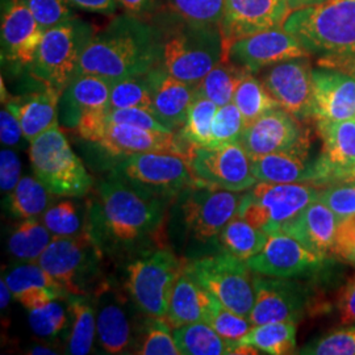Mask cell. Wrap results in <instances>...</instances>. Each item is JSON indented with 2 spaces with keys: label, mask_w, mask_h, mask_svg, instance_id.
<instances>
[{
  "label": "cell",
  "mask_w": 355,
  "mask_h": 355,
  "mask_svg": "<svg viewBox=\"0 0 355 355\" xmlns=\"http://www.w3.org/2000/svg\"><path fill=\"white\" fill-rule=\"evenodd\" d=\"M322 150L313 162V186L320 190L338 183L355 164V117L343 121H316Z\"/></svg>",
  "instance_id": "23"
},
{
  "label": "cell",
  "mask_w": 355,
  "mask_h": 355,
  "mask_svg": "<svg viewBox=\"0 0 355 355\" xmlns=\"http://www.w3.org/2000/svg\"><path fill=\"white\" fill-rule=\"evenodd\" d=\"M267 240V233L237 215L223 229L218 242L221 252L248 261L265 248Z\"/></svg>",
  "instance_id": "34"
},
{
  "label": "cell",
  "mask_w": 355,
  "mask_h": 355,
  "mask_svg": "<svg viewBox=\"0 0 355 355\" xmlns=\"http://www.w3.org/2000/svg\"><path fill=\"white\" fill-rule=\"evenodd\" d=\"M162 33L139 16L124 13L91 38L76 69L78 74L116 82L144 76L161 62Z\"/></svg>",
  "instance_id": "2"
},
{
  "label": "cell",
  "mask_w": 355,
  "mask_h": 355,
  "mask_svg": "<svg viewBox=\"0 0 355 355\" xmlns=\"http://www.w3.org/2000/svg\"><path fill=\"white\" fill-rule=\"evenodd\" d=\"M135 354L182 355L165 318H148Z\"/></svg>",
  "instance_id": "42"
},
{
  "label": "cell",
  "mask_w": 355,
  "mask_h": 355,
  "mask_svg": "<svg viewBox=\"0 0 355 355\" xmlns=\"http://www.w3.org/2000/svg\"><path fill=\"white\" fill-rule=\"evenodd\" d=\"M337 309L340 322L345 325L355 324V278L349 280L337 295Z\"/></svg>",
  "instance_id": "55"
},
{
  "label": "cell",
  "mask_w": 355,
  "mask_h": 355,
  "mask_svg": "<svg viewBox=\"0 0 355 355\" xmlns=\"http://www.w3.org/2000/svg\"><path fill=\"white\" fill-rule=\"evenodd\" d=\"M248 74V70L230 62L229 60H223L204 76L198 85V92L211 99L218 107L225 105L233 102L236 89Z\"/></svg>",
  "instance_id": "36"
},
{
  "label": "cell",
  "mask_w": 355,
  "mask_h": 355,
  "mask_svg": "<svg viewBox=\"0 0 355 355\" xmlns=\"http://www.w3.org/2000/svg\"><path fill=\"white\" fill-rule=\"evenodd\" d=\"M318 66L337 69V70H341L350 76H355V58H337V60L318 58Z\"/></svg>",
  "instance_id": "59"
},
{
  "label": "cell",
  "mask_w": 355,
  "mask_h": 355,
  "mask_svg": "<svg viewBox=\"0 0 355 355\" xmlns=\"http://www.w3.org/2000/svg\"><path fill=\"white\" fill-rule=\"evenodd\" d=\"M212 300L214 293L207 290L184 265L175 283L165 320L171 329L204 321Z\"/></svg>",
  "instance_id": "30"
},
{
  "label": "cell",
  "mask_w": 355,
  "mask_h": 355,
  "mask_svg": "<svg viewBox=\"0 0 355 355\" xmlns=\"http://www.w3.org/2000/svg\"><path fill=\"white\" fill-rule=\"evenodd\" d=\"M204 321L208 322L224 340L236 345L241 343L242 338L253 328L250 318L230 311L215 295Z\"/></svg>",
  "instance_id": "41"
},
{
  "label": "cell",
  "mask_w": 355,
  "mask_h": 355,
  "mask_svg": "<svg viewBox=\"0 0 355 355\" xmlns=\"http://www.w3.org/2000/svg\"><path fill=\"white\" fill-rule=\"evenodd\" d=\"M290 6L292 11H296V10H300V8H305V7H309V6H316L320 4L325 0H286Z\"/></svg>",
  "instance_id": "60"
},
{
  "label": "cell",
  "mask_w": 355,
  "mask_h": 355,
  "mask_svg": "<svg viewBox=\"0 0 355 355\" xmlns=\"http://www.w3.org/2000/svg\"><path fill=\"white\" fill-rule=\"evenodd\" d=\"M315 121H343L355 117V76L321 67L313 70Z\"/></svg>",
  "instance_id": "25"
},
{
  "label": "cell",
  "mask_w": 355,
  "mask_h": 355,
  "mask_svg": "<svg viewBox=\"0 0 355 355\" xmlns=\"http://www.w3.org/2000/svg\"><path fill=\"white\" fill-rule=\"evenodd\" d=\"M327 262L291 236L277 232L268 236L265 248L246 261L255 274L297 279L318 272Z\"/></svg>",
  "instance_id": "16"
},
{
  "label": "cell",
  "mask_w": 355,
  "mask_h": 355,
  "mask_svg": "<svg viewBox=\"0 0 355 355\" xmlns=\"http://www.w3.org/2000/svg\"><path fill=\"white\" fill-rule=\"evenodd\" d=\"M306 355H355V324L333 330L306 343L299 352Z\"/></svg>",
  "instance_id": "47"
},
{
  "label": "cell",
  "mask_w": 355,
  "mask_h": 355,
  "mask_svg": "<svg viewBox=\"0 0 355 355\" xmlns=\"http://www.w3.org/2000/svg\"><path fill=\"white\" fill-rule=\"evenodd\" d=\"M94 35L92 26L76 16L46 29L28 67L29 74L44 87L62 94L76 76L82 51Z\"/></svg>",
  "instance_id": "7"
},
{
  "label": "cell",
  "mask_w": 355,
  "mask_h": 355,
  "mask_svg": "<svg viewBox=\"0 0 355 355\" xmlns=\"http://www.w3.org/2000/svg\"><path fill=\"white\" fill-rule=\"evenodd\" d=\"M54 236L36 217L26 218L13 230L8 240V250L21 262H37Z\"/></svg>",
  "instance_id": "35"
},
{
  "label": "cell",
  "mask_w": 355,
  "mask_h": 355,
  "mask_svg": "<svg viewBox=\"0 0 355 355\" xmlns=\"http://www.w3.org/2000/svg\"><path fill=\"white\" fill-rule=\"evenodd\" d=\"M338 182H355V164L346 171H343Z\"/></svg>",
  "instance_id": "61"
},
{
  "label": "cell",
  "mask_w": 355,
  "mask_h": 355,
  "mask_svg": "<svg viewBox=\"0 0 355 355\" xmlns=\"http://www.w3.org/2000/svg\"><path fill=\"white\" fill-rule=\"evenodd\" d=\"M51 191L37 178L23 177L8 193L10 211L17 218H31L44 214L51 204Z\"/></svg>",
  "instance_id": "37"
},
{
  "label": "cell",
  "mask_w": 355,
  "mask_h": 355,
  "mask_svg": "<svg viewBox=\"0 0 355 355\" xmlns=\"http://www.w3.org/2000/svg\"><path fill=\"white\" fill-rule=\"evenodd\" d=\"M262 82L280 108L306 123L315 120L316 105L313 94V69L308 57L293 58L271 66Z\"/></svg>",
  "instance_id": "15"
},
{
  "label": "cell",
  "mask_w": 355,
  "mask_h": 355,
  "mask_svg": "<svg viewBox=\"0 0 355 355\" xmlns=\"http://www.w3.org/2000/svg\"><path fill=\"white\" fill-rule=\"evenodd\" d=\"M186 268L230 311L250 316L255 302V272L246 261L218 252L186 259Z\"/></svg>",
  "instance_id": "12"
},
{
  "label": "cell",
  "mask_w": 355,
  "mask_h": 355,
  "mask_svg": "<svg viewBox=\"0 0 355 355\" xmlns=\"http://www.w3.org/2000/svg\"><path fill=\"white\" fill-rule=\"evenodd\" d=\"M171 11L180 19L220 26L224 15V0H168Z\"/></svg>",
  "instance_id": "46"
},
{
  "label": "cell",
  "mask_w": 355,
  "mask_h": 355,
  "mask_svg": "<svg viewBox=\"0 0 355 355\" xmlns=\"http://www.w3.org/2000/svg\"><path fill=\"white\" fill-rule=\"evenodd\" d=\"M283 29L309 54L320 58H355V0H325L292 11Z\"/></svg>",
  "instance_id": "4"
},
{
  "label": "cell",
  "mask_w": 355,
  "mask_h": 355,
  "mask_svg": "<svg viewBox=\"0 0 355 355\" xmlns=\"http://www.w3.org/2000/svg\"><path fill=\"white\" fill-rule=\"evenodd\" d=\"M255 302L250 313L253 325L293 321L299 322L318 309L312 291L299 282L283 278L254 275Z\"/></svg>",
  "instance_id": "14"
},
{
  "label": "cell",
  "mask_w": 355,
  "mask_h": 355,
  "mask_svg": "<svg viewBox=\"0 0 355 355\" xmlns=\"http://www.w3.org/2000/svg\"><path fill=\"white\" fill-rule=\"evenodd\" d=\"M71 328L66 346V353L86 355L91 353L96 336V308L89 295H69Z\"/></svg>",
  "instance_id": "31"
},
{
  "label": "cell",
  "mask_w": 355,
  "mask_h": 355,
  "mask_svg": "<svg viewBox=\"0 0 355 355\" xmlns=\"http://www.w3.org/2000/svg\"><path fill=\"white\" fill-rule=\"evenodd\" d=\"M44 32L24 0H1V58L15 70L32 64Z\"/></svg>",
  "instance_id": "21"
},
{
  "label": "cell",
  "mask_w": 355,
  "mask_h": 355,
  "mask_svg": "<svg viewBox=\"0 0 355 355\" xmlns=\"http://www.w3.org/2000/svg\"><path fill=\"white\" fill-rule=\"evenodd\" d=\"M174 338L184 355L234 354L239 345L224 340L208 322L198 321L175 328Z\"/></svg>",
  "instance_id": "32"
},
{
  "label": "cell",
  "mask_w": 355,
  "mask_h": 355,
  "mask_svg": "<svg viewBox=\"0 0 355 355\" xmlns=\"http://www.w3.org/2000/svg\"><path fill=\"white\" fill-rule=\"evenodd\" d=\"M233 103L240 110L246 127L262 114L280 107L279 103L272 98L270 91L266 89L265 83L257 79L252 73L242 79L234 92Z\"/></svg>",
  "instance_id": "38"
},
{
  "label": "cell",
  "mask_w": 355,
  "mask_h": 355,
  "mask_svg": "<svg viewBox=\"0 0 355 355\" xmlns=\"http://www.w3.org/2000/svg\"><path fill=\"white\" fill-rule=\"evenodd\" d=\"M338 218L328 205L315 200L295 216L280 232L293 237L321 258L331 257Z\"/></svg>",
  "instance_id": "27"
},
{
  "label": "cell",
  "mask_w": 355,
  "mask_h": 355,
  "mask_svg": "<svg viewBox=\"0 0 355 355\" xmlns=\"http://www.w3.org/2000/svg\"><path fill=\"white\" fill-rule=\"evenodd\" d=\"M309 148L311 142H305L290 150L250 157L254 177L270 183L313 184L315 161L309 159Z\"/></svg>",
  "instance_id": "28"
},
{
  "label": "cell",
  "mask_w": 355,
  "mask_h": 355,
  "mask_svg": "<svg viewBox=\"0 0 355 355\" xmlns=\"http://www.w3.org/2000/svg\"><path fill=\"white\" fill-rule=\"evenodd\" d=\"M292 12L286 0H224V15L220 29L225 55L229 46L255 33L283 28Z\"/></svg>",
  "instance_id": "20"
},
{
  "label": "cell",
  "mask_w": 355,
  "mask_h": 355,
  "mask_svg": "<svg viewBox=\"0 0 355 355\" xmlns=\"http://www.w3.org/2000/svg\"><path fill=\"white\" fill-rule=\"evenodd\" d=\"M29 159L35 175L51 195L82 198L94 186V179L71 149L60 124L31 142Z\"/></svg>",
  "instance_id": "8"
},
{
  "label": "cell",
  "mask_w": 355,
  "mask_h": 355,
  "mask_svg": "<svg viewBox=\"0 0 355 355\" xmlns=\"http://www.w3.org/2000/svg\"><path fill=\"white\" fill-rule=\"evenodd\" d=\"M245 121L240 110L233 102L217 108L212 121V136L209 146H218L241 140Z\"/></svg>",
  "instance_id": "48"
},
{
  "label": "cell",
  "mask_w": 355,
  "mask_h": 355,
  "mask_svg": "<svg viewBox=\"0 0 355 355\" xmlns=\"http://www.w3.org/2000/svg\"><path fill=\"white\" fill-rule=\"evenodd\" d=\"M123 8L130 15L135 16H146L154 12L158 6H159V0H117Z\"/></svg>",
  "instance_id": "58"
},
{
  "label": "cell",
  "mask_w": 355,
  "mask_h": 355,
  "mask_svg": "<svg viewBox=\"0 0 355 355\" xmlns=\"http://www.w3.org/2000/svg\"><path fill=\"white\" fill-rule=\"evenodd\" d=\"M318 200L337 216L338 221L355 214V182H338L320 191Z\"/></svg>",
  "instance_id": "49"
},
{
  "label": "cell",
  "mask_w": 355,
  "mask_h": 355,
  "mask_svg": "<svg viewBox=\"0 0 355 355\" xmlns=\"http://www.w3.org/2000/svg\"><path fill=\"white\" fill-rule=\"evenodd\" d=\"M112 82L102 76L78 74L64 89L60 101V119L64 127L76 129L80 120L107 114Z\"/></svg>",
  "instance_id": "24"
},
{
  "label": "cell",
  "mask_w": 355,
  "mask_h": 355,
  "mask_svg": "<svg viewBox=\"0 0 355 355\" xmlns=\"http://www.w3.org/2000/svg\"><path fill=\"white\" fill-rule=\"evenodd\" d=\"M240 142L250 157H258L290 150L311 142V137L309 130L302 125V121L278 107L245 128Z\"/></svg>",
  "instance_id": "22"
},
{
  "label": "cell",
  "mask_w": 355,
  "mask_h": 355,
  "mask_svg": "<svg viewBox=\"0 0 355 355\" xmlns=\"http://www.w3.org/2000/svg\"><path fill=\"white\" fill-rule=\"evenodd\" d=\"M296 322L277 321L253 325L241 343L271 355L293 354L296 350Z\"/></svg>",
  "instance_id": "33"
},
{
  "label": "cell",
  "mask_w": 355,
  "mask_h": 355,
  "mask_svg": "<svg viewBox=\"0 0 355 355\" xmlns=\"http://www.w3.org/2000/svg\"><path fill=\"white\" fill-rule=\"evenodd\" d=\"M117 108H142L154 114L152 94L146 74L129 76L112 82L110 110Z\"/></svg>",
  "instance_id": "40"
},
{
  "label": "cell",
  "mask_w": 355,
  "mask_h": 355,
  "mask_svg": "<svg viewBox=\"0 0 355 355\" xmlns=\"http://www.w3.org/2000/svg\"><path fill=\"white\" fill-rule=\"evenodd\" d=\"M102 249L86 230L76 236H54L37 263L70 295H89L103 279Z\"/></svg>",
  "instance_id": "9"
},
{
  "label": "cell",
  "mask_w": 355,
  "mask_h": 355,
  "mask_svg": "<svg viewBox=\"0 0 355 355\" xmlns=\"http://www.w3.org/2000/svg\"><path fill=\"white\" fill-rule=\"evenodd\" d=\"M28 353L29 354H57V352H53L51 349L46 347V346H36Z\"/></svg>",
  "instance_id": "62"
},
{
  "label": "cell",
  "mask_w": 355,
  "mask_h": 355,
  "mask_svg": "<svg viewBox=\"0 0 355 355\" xmlns=\"http://www.w3.org/2000/svg\"><path fill=\"white\" fill-rule=\"evenodd\" d=\"M112 171L141 193L171 202L182 191L199 183L189 161L174 154H129L121 157Z\"/></svg>",
  "instance_id": "11"
},
{
  "label": "cell",
  "mask_w": 355,
  "mask_h": 355,
  "mask_svg": "<svg viewBox=\"0 0 355 355\" xmlns=\"http://www.w3.org/2000/svg\"><path fill=\"white\" fill-rule=\"evenodd\" d=\"M42 223L57 237L76 236L85 230L79 207L73 200H64L48 208L42 216Z\"/></svg>",
  "instance_id": "45"
},
{
  "label": "cell",
  "mask_w": 355,
  "mask_h": 355,
  "mask_svg": "<svg viewBox=\"0 0 355 355\" xmlns=\"http://www.w3.org/2000/svg\"><path fill=\"white\" fill-rule=\"evenodd\" d=\"M73 7L87 11V12L101 13L111 16L116 12L117 0H69Z\"/></svg>",
  "instance_id": "57"
},
{
  "label": "cell",
  "mask_w": 355,
  "mask_h": 355,
  "mask_svg": "<svg viewBox=\"0 0 355 355\" xmlns=\"http://www.w3.org/2000/svg\"><path fill=\"white\" fill-rule=\"evenodd\" d=\"M94 144L114 157H124L136 153H164L187 159L193 148L175 132L150 130L108 121L104 123Z\"/></svg>",
  "instance_id": "18"
},
{
  "label": "cell",
  "mask_w": 355,
  "mask_h": 355,
  "mask_svg": "<svg viewBox=\"0 0 355 355\" xmlns=\"http://www.w3.org/2000/svg\"><path fill=\"white\" fill-rule=\"evenodd\" d=\"M182 23L162 36L161 62L178 79L198 86L216 64L225 60L220 26Z\"/></svg>",
  "instance_id": "5"
},
{
  "label": "cell",
  "mask_w": 355,
  "mask_h": 355,
  "mask_svg": "<svg viewBox=\"0 0 355 355\" xmlns=\"http://www.w3.org/2000/svg\"><path fill=\"white\" fill-rule=\"evenodd\" d=\"M331 257L355 263V214L346 216L338 221Z\"/></svg>",
  "instance_id": "52"
},
{
  "label": "cell",
  "mask_w": 355,
  "mask_h": 355,
  "mask_svg": "<svg viewBox=\"0 0 355 355\" xmlns=\"http://www.w3.org/2000/svg\"><path fill=\"white\" fill-rule=\"evenodd\" d=\"M21 162L12 149H3L0 152V189L1 192L11 193L20 182Z\"/></svg>",
  "instance_id": "53"
},
{
  "label": "cell",
  "mask_w": 355,
  "mask_h": 355,
  "mask_svg": "<svg viewBox=\"0 0 355 355\" xmlns=\"http://www.w3.org/2000/svg\"><path fill=\"white\" fill-rule=\"evenodd\" d=\"M187 161L196 180L209 187L242 192L258 182L252 171L250 155L240 141L218 146H193Z\"/></svg>",
  "instance_id": "13"
},
{
  "label": "cell",
  "mask_w": 355,
  "mask_h": 355,
  "mask_svg": "<svg viewBox=\"0 0 355 355\" xmlns=\"http://www.w3.org/2000/svg\"><path fill=\"white\" fill-rule=\"evenodd\" d=\"M61 96L60 91L44 87L37 92L8 99L6 107L19 120L24 139L32 142L41 133L58 124Z\"/></svg>",
  "instance_id": "29"
},
{
  "label": "cell",
  "mask_w": 355,
  "mask_h": 355,
  "mask_svg": "<svg viewBox=\"0 0 355 355\" xmlns=\"http://www.w3.org/2000/svg\"><path fill=\"white\" fill-rule=\"evenodd\" d=\"M69 295L64 292L55 290V288H49V287H35L28 291L20 293L19 296L15 297L23 306H26L28 311L37 309L41 306L49 304L54 300L67 297Z\"/></svg>",
  "instance_id": "54"
},
{
  "label": "cell",
  "mask_w": 355,
  "mask_h": 355,
  "mask_svg": "<svg viewBox=\"0 0 355 355\" xmlns=\"http://www.w3.org/2000/svg\"><path fill=\"white\" fill-rule=\"evenodd\" d=\"M44 31L74 17L69 0H24Z\"/></svg>",
  "instance_id": "50"
},
{
  "label": "cell",
  "mask_w": 355,
  "mask_h": 355,
  "mask_svg": "<svg viewBox=\"0 0 355 355\" xmlns=\"http://www.w3.org/2000/svg\"><path fill=\"white\" fill-rule=\"evenodd\" d=\"M3 278L12 292L13 299L20 293L35 287H49L70 295L49 272H46L40 266L37 262H23L20 265H16Z\"/></svg>",
  "instance_id": "43"
},
{
  "label": "cell",
  "mask_w": 355,
  "mask_h": 355,
  "mask_svg": "<svg viewBox=\"0 0 355 355\" xmlns=\"http://www.w3.org/2000/svg\"><path fill=\"white\" fill-rule=\"evenodd\" d=\"M96 308L98 343L107 354H125L137 350L139 340L127 299L110 280H104L94 293Z\"/></svg>",
  "instance_id": "17"
},
{
  "label": "cell",
  "mask_w": 355,
  "mask_h": 355,
  "mask_svg": "<svg viewBox=\"0 0 355 355\" xmlns=\"http://www.w3.org/2000/svg\"><path fill=\"white\" fill-rule=\"evenodd\" d=\"M70 311L57 300L45 306L29 311V327L32 331L41 337L54 340L64 331L70 321Z\"/></svg>",
  "instance_id": "44"
},
{
  "label": "cell",
  "mask_w": 355,
  "mask_h": 355,
  "mask_svg": "<svg viewBox=\"0 0 355 355\" xmlns=\"http://www.w3.org/2000/svg\"><path fill=\"white\" fill-rule=\"evenodd\" d=\"M89 203L85 230L104 255H139L161 243L171 200L132 189L114 171L98 184ZM155 249V248H154Z\"/></svg>",
  "instance_id": "1"
},
{
  "label": "cell",
  "mask_w": 355,
  "mask_h": 355,
  "mask_svg": "<svg viewBox=\"0 0 355 355\" xmlns=\"http://www.w3.org/2000/svg\"><path fill=\"white\" fill-rule=\"evenodd\" d=\"M154 114L173 130L186 124L198 86L171 76L161 64L146 73Z\"/></svg>",
  "instance_id": "26"
},
{
  "label": "cell",
  "mask_w": 355,
  "mask_h": 355,
  "mask_svg": "<svg viewBox=\"0 0 355 355\" xmlns=\"http://www.w3.org/2000/svg\"><path fill=\"white\" fill-rule=\"evenodd\" d=\"M320 191L309 183L258 182L242 195L239 216L270 236L318 200Z\"/></svg>",
  "instance_id": "10"
},
{
  "label": "cell",
  "mask_w": 355,
  "mask_h": 355,
  "mask_svg": "<svg viewBox=\"0 0 355 355\" xmlns=\"http://www.w3.org/2000/svg\"><path fill=\"white\" fill-rule=\"evenodd\" d=\"M105 121L114 124H129L135 127L159 130V132H174L171 128L164 124L155 114L142 108H117L110 110L105 114Z\"/></svg>",
  "instance_id": "51"
},
{
  "label": "cell",
  "mask_w": 355,
  "mask_h": 355,
  "mask_svg": "<svg viewBox=\"0 0 355 355\" xmlns=\"http://www.w3.org/2000/svg\"><path fill=\"white\" fill-rule=\"evenodd\" d=\"M186 259L170 248H155L136 255L127 265L125 291L146 318H166L175 283Z\"/></svg>",
  "instance_id": "6"
},
{
  "label": "cell",
  "mask_w": 355,
  "mask_h": 355,
  "mask_svg": "<svg viewBox=\"0 0 355 355\" xmlns=\"http://www.w3.org/2000/svg\"><path fill=\"white\" fill-rule=\"evenodd\" d=\"M240 192L220 190L202 183L182 191L168 208L165 223L167 242L184 259L218 253L220 234L239 215Z\"/></svg>",
  "instance_id": "3"
},
{
  "label": "cell",
  "mask_w": 355,
  "mask_h": 355,
  "mask_svg": "<svg viewBox=\"0 0 355 355\" xmlns=\"http://www.w3.org/2000/svg\"><path fill=\"white\" fill-rule=\"evenodd\" d=\"M309 55L292 35L275 28L237 40L229 46L225 60L254 74L265 67Z\"/></svg>",
  "instance_id": "19"
},
{
  "label": "cell",
  "mask_w": 355,
  "mask_h": 355,
  "mask_svg": "<svg viewBox=\"0 0 355 355\" xmlns=\"http://www.w3.org/2000/svg\"><path fill=\"white\" fill-rule=\"evenodd\" d=\"M24 139L23 129L16 116L6 107L0 112V140L7 146H15Z\"/></svg>",
  "instance_id": "56"
},
{
  "label": "cell",
  "mask_w": 355,
  "mask_h": 355,
  "mask_svg": "<svg viewBox=\"0 0 355 355\" xmlns=\"http://www.w3.org/2000/svg\"><path fill=\"white\" fill-rule=\"evenodd\" d=\"M218 105L198 92L191 103L186 124L179 135L192 146H209L212 136V121Z\"/></svg>",
  "instance_id": "39"
}]
</instances>
